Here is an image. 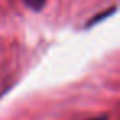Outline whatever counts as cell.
Returning a JSON list of instances; mask_svg holds the SVG:
<instances>
[{
	"label": "cell",
	"instance_id": "6da1fadb",
	"mask_svg": "<svg viewBox=\"0 0 120 120\" xmlns=\"http://www.w3.org/2000/svg\"><path fill=\"white\" fill-rule=\"evenodd\" d=\"M22 2L25 4L26 8H30L31 12H41L46 5L48 0H22Z\"/></svg>",
	"mask_w": 120,
	"mask_h": 120
},
{
	"label": "cell",
	"instance_id": "7a4b0ae2",
	"mask_svg": "<svg viewBox=\"0 0 120 120\" xmlns=\"http://www.w3.org/2000/svg\"><path fill=\"white\" fill-rule=\"evenodd\" d=\"M84 120H107V115H97V117H89Z\"/></svg>",
	"mask_w": 120,
	"mask_h": 120
}]
</instances>
